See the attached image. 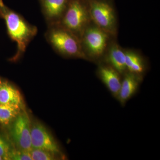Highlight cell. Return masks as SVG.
<instances>
[{
  "label": "cell",
  "mask_w": 160,
  "mask_h": 160,
  "mask_svg": "<svg viewBox=\"0 0 160 160\" xmlns=\"http://www.w3.org/2000/svg\"><path fill=\"white\" fill-rule=\"evenodd\" d=\"M0 16L5 20L9 36L17 45V52L13 58L16 59L26 51L28 44L37 33V28L9 9L2 0H0Z\"/></svg>",
  "instance_id": "cell-1"
},
{
  "label": "cell",
  "mask_w": 160,
  "mask_h": 160,
  "mask_svg": "<svg viewBox=\"0 0 160 160\" xmlns=\"http://www.w3.org/2000/svg\"><path fill=\"white\" fill-rule=\"evenodd\" d=\"M46 38L53 48L61 54L69 57L82 56L78 41L73 33L56 23L50 24Z\"/></svg>",
  "instance_id": "cell-2"
},
{
  "label": "cell",
  "mask_w": 160,
  "mask_h": 160,
  "mask_svg": "<svg viewBox=\"0 0 160 160\" xmlns=\"http://www.w3.org/2000/svg\"><path fill=\"white\" fill-rule=\"evenodd\" d=\"M31 127L29 118L26 112H21L13 121L10 134L18 149L28 152L32 149Z\"/></svg>",
  "instance_id": "cell-3"
},
{
  "label": "cell",
  "mask_w": 160,
  "mask_h": 160,
  "mask_svg": "<svg viewBox=\"0 0 160 160\" xmlns=\"http://www.w3.org/2000/svg\"><path fill=\"white\" fill-rule=\"evenodd\" d=\"M88 20V14L85 6L79 0H72L62 19L63 27L72 33L82 30Z\"/></svg>",
  "instance_id": "cell-4"
},
{
  "label": "cell",
  "mask_w": 160,
  "mask_h": 160,
  "mask_svg": "<svg viewBox=\"0 0 160 160\" xmlns=\"http://www.w3.org/2000/svg\"><path fill=\"white\" fill-rule=\"evenodd\" d=\"M31 137L32 148L43 149L55 154L60 153L57 143L46 127L41 123L36 122L31 125Z\"/></svg>",
  "instance_id": "cell-5"
},
{
  "label": "cell",
  "mask_w": 160,
  "mask_h": 160,
  "mask_svg": "<svg viewBox=\"0 0 160 160\" xmlns=\"http://www.w3.org/2000/svg\"><path fill=\"white\" fill-rule=\"evenodd\" d=\"M90 12L95 22L102 29L110 30L114 27V12L108 3L99 1L93 2L91 5Z\"/></svg>",
  "instance_id": "cell-6"
},
{
  "label": "cell",
  "mask_w": 160,
  "mask_h": 160,
  "mask_svg": "<svg viewBox=\"0 0 160 160\" xmlns=\"http://www.w3.org/2000/svg\"><path fill=\"white\" fill-rule=\"evenodd\" d=\"M107 37L106 32L102 29L94 27L89 28L85 32L84 43L91 54L100 56L106 48Z\"/></svg>",
  "instance_id": "cell-7"
},
{
  "label": "cell",
  "mask_w": 160,
  "mask_h": 160,
  "mask_svg": "<svg viewBox=\"0 0 160 160\" xmlns=\"http://www.w3.org/2000/svg\"><path fill=\"white\" fill-rule=\"evenodd\" d=\"M44 16L50 24H55L65 12L68 0H41Z\"/></svg>",
  "instance_id": "cell-8"
},
{
  "label": "cell",
  "mask_w": 160,
  "mask_h": 160,
  "mask_svg": "<svg viewBox=\"0 0 160 160\" xmlns=\"http://www.w3.org/2000/svg\"><path fill=\"white\" fill-rule=\"evenodd\" d=\"M140 78L137 74L130 72L125 76L122 82L117 98L122 105L126 103L137 91L139 86Z\"/></svg>",
  "instance_id": "cell-9"
},
{
  "label": "cell",
  "mask_w": 160,
  "mask_h": 160,
  "mask_svg": "<svg viewBox=\"0 0 160 160\" xmlns=\"http://www.w3.org/2000/svg\"><path fill=\"white\" fill-rule=\"evenodd\" d=\"M99 74L109 91L117 98L122 84L119 72L112 67L102 66L99 69Z\"/></svg>",
  "instance_id": "cell-10"
},
{
  "label": "cell",
  "mask_w": 160,
  "mask_h": 160,
  "mask_svg": "<svg viewBox=\"0 0 160 160\" xmlns=\"http://www.w3.org/2000/svg\"><path fill=\"white\" fill-rule=\"evenodd\" d=\"M0 103L22 106V95L19 90L9 83L0 82Z\"/></svg>",
  "instance_id": "cell-11"
},
{
  "label": "cell",
  "mask_w": 160,
  "mask_h": 160,
  "mask_svg": "<svg viewBox=\"0 0 160 160\" xmlns=\"http://www.w3.org/2000/svg\"><path fill=\"white\" fill-rule=\"evenodd\" d=\"M108 58L112 68L119 73H122L127 69L125 52L117 45H114L111 47L109 50Z\"/></svg>",
  "instance_id": "cell-12"
},
{
  "label": "cell",
  "mask_w": 160,
  "mask_h": 160,
  "mask_svg": "<svg viewBox=\"0 0 160 160\" xmlns=\"http://www.w3.org/2000/svg\"><path fill=\"white\" fill-rule=\"evenodd\" d=\"M22 106L13 104L0 103V122L8 125L21 113Z\"/></svg>",
  "instance_id": "cell-13"
},
{
  "label": "cell",
  "mask_w": 160,
  "mask_h": 160,
  "mask_svg": "<svg viewBox=\"0 0 160 160\" xmlns=\"http://www.w3.org/2000/svg\"><path fill=\"white\" fill-rule=\"evenodd\" d=\"M32 160H55L54 153L38 149H33L29 152Z\"/></svg>",
  "instance_id": "cell-14"
},
{
  "label": "cell",
  "mask_w": 160,
  "mask_h": 160,
  "mask_svg": "<svg viewBox=\"0 0 160 160\" xmlns=\"http://www.w3.org/2000/svg\"><path fill=\"white\" fill-rule=\"evenodd\" d=\"M8 160H32L29 152L22 149H11L8 155Z\"/></svg>",
  "instance_id": "cell-15"
},
{
  "label": "cell",
  "mask_w": 160,
  "mask_h": 160,
  "mask_svg": "<svg viewBox=\"0 0 160 160\" xmlns=\"http://www.w3.org/2000/svg\"><path fill=\"white\" fill-rule=\"evenodd\" d=\"M11 150L9 143L0 136V156L4 160H8V155Z\"/></svg>",
  "instance_id": "cell-16"
},
{
  "label": "cell",
  "mask_w": 160,
  "mask_h": 160,
  "mask_svg": "<svg viewBox=\"0 0 160 160\" xmlns=\"http://www.w3.org/2000/svg\"><path fill=\"white\" fill-rule=\"evenodd\" d=\"M130 72L135 74L142 73L144 70V66L140 58L137 60L129 69Z\"/></svg>",
  "instance_id": "cell-17"
},
{
  "label": "cell",
  "mask_w": 160,
  "mask_h": 160,
  "mask_svg": "<svg viewBox=\"0 0 160 160\" xmlns=\"http://www.w3.org/2000/svg\"><path fill=\"white\" fill-rule=\"evenodd\" d=\"M126 55V68L129 69L133 63L139 58V57L135 53L132 52L125 53Z\"/></svg>",
  "instance_id": "cell-18"
},
{
  "label": "cell",
  "mask_w": 160,
  "mask_h": 160,
  "mask_svg": "<svg viewBox=\"0 0 160 160\" xmlns=\"http://www.w3.org/2000/svg\"><path fill=\"white\" fill-rule=\"evenodd\" d=\"M4 160V158H3L1 156H0V160Z\"/></svg>",
  "instance_id": "cell-19"
}]
</instances>
